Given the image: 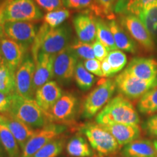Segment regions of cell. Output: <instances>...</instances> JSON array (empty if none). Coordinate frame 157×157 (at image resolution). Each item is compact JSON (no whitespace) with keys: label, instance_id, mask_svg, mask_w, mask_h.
Instances as JSON below:
<instances>
[{"label":"cell","instance_id":"1","mask_svg":"<svg viewBox=\"0 0 157 157\" xmlns=\"http://www.w3.org/2000/svg\"><path fill=\"white\" fill-rule=\"evenodd\" d=\"M96 122L105 125L111 124H125L138 125L140 117L128 98L119 95L112 98L98 113Z\"/></svg>","mask_w":157,"mask_h":157},{"label":"cell","instance_id":"2","mask_svg":"<svg viewBox=\"0 0 157 157\" xmlns=\"http://www.w3.org/2000/svg\"><path fill=\"white\" fill-rule=\"evenodd\" d=\"M9 112L31 128H42L48 124V118L34 99L22 98L14 93Z\"/></svg>","mask_w":157,"mask_h":157},{"label":"cell","instance_id":"3","mask_svg":"<svg viewBox=\"0 0 157 157\" xmlns=\"http://www.w3.org/2000/svg\"><path fill=\"white\" fill-rule=\"evenodd\" d=\"M0 6L2 10V23L10 21L31 22L40 20L43 16L34 0H4Z\"/></svg>","mask_w":157,"mask_h":157},{"label":"cell","instance_id":"4","mask_svg":"<svg viewBox=\"0 0 157 157\" xmlns=\"http://www.w3.org/2000/svg\"><path fill=\"white\" fill-rule=\"evenodd\" d=\"M90 145L100 156H111L117 153L120 146L113 135L98 124L87 123L82 127Z\"/></svg>","mask_w":157,"mask_h":157},{"label":"cell","instance_id":"5","mask_svg":"<svg viewBox=\"0 0 157 157\" xmlns=\"http://www.w3.org/2000/svg\"><path fill=\"white\" fill-rule=\"evenodd\" d=\"M117 89L114 81L111 79H103L98 85L87 96L82 107V115L84 118L90 119L103 109Z\"/></svg>","mask_w":157,"mask_h":157},{"label":"cell","instance_id":"6","mask_svg":"<svg viewBox=\"0 0 157 157\" xmlns=\"http://www.w3.org/2000/svg\"><path fill=\"white\" fill-rule=\"evenodd\" d=\"M114 82L118 91L129 100L140 98L157 86V78L146 81L131 75L125 70L116 77Z\"/></svg>","mask_w":157,"mask_h":157},{"label":"cell","instance_id":"7","mask_svg":"<svg viewBox=\"0 0 157 157\" xmlns=\"http://www.w3.org/2000/svg\"><path fill=\"white\" fill-rule=\"evenodd\" d=\"M66 129V127L65 125L50 123L36 130L34 135L23 148L21 157H32L42 147L56 139Z\"/></svg>","mask_w":157,"mask_h":157},{"label":"cell","instance_id":"8","mask_svg":"<svg viewBox=\"0 0 157 157\" xmlns=\"http://www.w3.org/2000/svg\"><path fill=\"white\" fill-rule=\"evenodd\" d=\"M2 36L29 48L37 34L36 25L27 21H10L2 23Z\"/></svg>","mask_w":157,"mask_h":157},{"label":"cell","instance_id":"9","mask_svg":"<svg viewBox=\"0 0 157 157\" xmlns=\"http://www.w3.org/2000/svg\"><path fill=\"white\" fill-rule=\"evenodd\" d=\"M35 62L32 56H26L15 71V93L22 98L33 99Z\"/></svg>","mask_w":157,"mask_h":157},{"label":"cell","instance_id":"10","mask_svg":"<svg viewBox=\"0 0 157 157\" xmlns=\"http://www.w3.org/2000/svg\"><path fill=\"white\" fill-rule=\"evenodd\" d=\"M120 23L121 26L125 29L129 36L139 43L143 48L148 51L154 50V38L139 17L125 13L121 15Z\"/></svg>","mask_w":157,"mask_h":157},{"label":"cell","instance_id":"11","mask_svg":"<svg viewBox=\"0 0 157 157\" xmlns=\"http://www.w3.org/2000/svg\"><path fill=\"white\" fill-rule=\"evenodd\" d=\"M71 30L66 25L49 28L43 36L40 52L56 56L69 46Z\"/></svg>","mask_w":157,"mask_h":157},{"label":"cell","instance_id":"12","mask_svg":"<svg viewBox=\"0 0 157 157\" xmlns=\"http://www.w3.org/2000/svg\"><path fill=\"white\" fill-rule=\"evenodd\" d=\"M78 58L69 46L55 56L53 64L54 78L61 84H68L74 77Z\"/></svg>","mask_w":157,"mask_h":157},{"label":"cell","instance_id":"13","mask_svg":"<svg viewBox=\"0 0 157 157\" xmlns=\"http://www.w3.org/2000/svg\"><path fill=\"white\" fill-rule=\"evenodd\" d=\"M27 49L7 37H0V56L5 66L14 71L21 66L27 56Z\"/></svg>","mask_w":157,"mask_h":157},{"label":"cell","instance_id":"14","mask_svg":"<svg viewBox=\"0 0 157 157\" xmlns=\"http://www.w3.org/2000/svg\"><path fill=\"white\" fill-rule=\"evenodd\" d=\"M77 105L78 101L75 96L70 93L64 94L47 114L48 120L58 122L71 120L75 115Z\"/></svg>","mask_w":157,"mask_h":157},{"label":"cell","instance_id":"15","mask_svg":"<svg viewBox=\"0 0 157 157\" xmlns=\"http://www.w3.org/2000/svg\"><path fill=\"white\" fill-rule=\"evenodd\" d=\"M0 124L5 125L10 129L22 150L36 132V130L20 121L9 111L0 113Z\"/></svg>","mask_w":157,"mask_h":157},{"label":"cell","instance_id":"16","mask_svg":"<svg viewBox=\"0 0 157 157\" xmlns=\"http://www.w3.org/2000/svg\"><path fill=\"white\" fill-rule=\"evenodd\" d=\"M74 29L78 40L93 44L97 39L95 17L90 13H82L74 16Z\"/></svg>","mask_w":157,"mask_h":157},{"label":"cell","instance_id":"17","mask_svg":"<svg viewBox=\"0 0 157 157\" xmlns=\"http://www.w3.org/2000/svg\"><path fill=\"white\" fill-rule=\"evenodd\" d=\"M56 56H52L44 52H39L37 60L35 62L34 76V93L39 88L50 82L54 77L53 64Z\"/></svg>","mask_w":157,"mask_h":157},{"label":"cell","instance_id":"18","mask_svg":"<svg viewBox=\"0 0 157 157\" xmlns=\"http://www.w3.org/2000/svg\"><path fill=\"white\" fill-rule=\"evenodd\" d=\"M63 95L62 90L55 81H50L35 92V101L46 115Z\"/></svg>","mask_w":157,"mask_h":157},{"label":"cell","instance_id":"19","mask_svg":"<svg viewBox=\"0 0 157 157\" xmlns=\"http://www.w3.org/2000/svg\"><path fill=\"white\" fill-rule=\"evenodd\" d=\"M125 71L140 79L151 81L157 78V60L154 58H135Z\"/></svg>","mask_w":157,"mask_h":157},{"label":"cell","instance_id":"20","mask_svg":"<svg viewBox=\"0 0 157 157\" xmlns=\"http://www.w3.org/2000/svg\"><path fill=\"white\" fill-rule=\"evenodd\" d=\"M103 127L113 135L120 146H126L141 136V129L138 125L111 124Z\"/></svg>","mask_w":157,"mask_h":157},{"label":"cell","instance_id":"21","mask_svg":"<svg viewBox=\"0 0 157 157\" xmlns=\"http://www.w3.org/2000/svg\"><path fill=\"white\" fill-rule=\"evenodd\" d=\"M123 157H157L154 143L147 139H137L124 146Z\"/></svg>","mask_w":157,"mask_h":157},{"label":"cell","instance_id":"22","mask_svg":"<svg viewBox=\"0 0 157 157\" xmlns=\"http://www.w3.org/2000/svg\"><path fill=\"white\" fill-rule=\"evenodd\" d=\"M109 25L112 32L117 49L130 53H135L137 51L136 43L125 29L114 19L109 21Z\"/></svg>","mask_w":157,"mask_h":157},{"label":"cell","instance_id":"23","mask_svg":"<svg viewBox=\"0 0 157 157\" xmlns=\"http://www.w3.org/2000/svg\"><path fill=\"white\" fill-rule=\"evenodd\" d=\"M0 140L8 157H21L18 143L5 125L0 124Z\"/></svg>","mask_w":157,"mask_h":157},{"label":"cell","instance_id":"24","mask_svg":"<svg viewBox=\"0 0 157 157\" xmlns=\"http://www.w3.org/2000/svg\"><path fill=\"white\" fill-rule=\"evenodd\" d=\"M66 151L73 157H90L93 155L90 145L82 136L72 137L66 146Z\"/></svg>","mask_w":157,"mask_h":157},{"label":"cell","instance_id":"25","mask_svg":"<svg viewBox=\"0 0 157 157\" xmlns=\"http://www.w3.org/2000/svg\"><path fill=\"white\" fill-rule=\"evenodd\" d=\"M96 29H97V39L105 45L109 51L118 50L116 46L112 32L109 25V23L99 17H95Z\"/></svg>","mask_w":157,"mask_h":157},{"label":"cell","instance_id":"26","mask_svg":"<svg viewBox=\"0 0 157 157\" xmlns=\"http://www.w3.org/2000/svg\"><path fill=\"white\" fill-rule=\"evenodd\" d=\"M137 109L143 114L154 115L157 113V86L140 98Z\"/></svg>","mask_w":157,"mask_h":157},{"label":"cell","instance_id":"27","mask_svg":"<svg viewBox=\"0 0 157 157\" xmlns=\"http://www.w3.org/2000/svg\"><path fill=\"white\" fill-rule=\"evenodd\" d=\"M15 71L3 65L0 67V93L10 95L15 93Z\"/></svg>","mask_w":157,"mask_h":157},{"label":"cell","instance_id":"28","mask_svg":"<svg viewBox=\"0 0 157 157\" xmlns=\"http://www.w3.org/2000/svg\"><path fill=\"white\" fill-rule=\"evenodd\" d=\"M74 79L78 87L82 90L90 89L95 82V76L86 69L81 61H78L76 65Z\"/></svg>","mask_w":157,"mask_h":157},{"label":"cell","instance_id":"29","mask_svg":"<svg viewBox=\"0 0 157 157\" xmlns=\"http://www.w3.org/2000/svg\"><path fill=\"white\" fill-rule=\"evenodd\" d=\"M63 6L68 9L84 10L85 13H93L101 17V12L95 0H62Z\"/></svg>","mask_w":157,"mask_h":157},{"label":"cell","instance_id":"30","mask_svg":"<svg viewBox=\"0 0 157 157\" xmlns=\"http://www.w3.org/2000/svg\"><path fill=\"white\" fill-rule=\"evenodd\" d=\"M139 18L141 20L147 30L150 33L153 38L157 36V4L148 9L142 12L139 15Z\"/></svg>","mask_w":157,"mask_h":157},{"label":"cell","instance_id":"31","mask_svg":"<svg viewBox=\"0 0 157 157\" xmlns=\"http://www.w3.org/2000/svg\"><path fill=\"white\" fill-rule=\"evenodd\" d=\"M71 15V11L66 8H61L57 10L48 12L44 16V21L50 28L60 26Z\"/></svg>","mask_w":157,"mask_h":157},{"label":"cell","instance_id":"32","mask_svg":"<svg viewBox=\"0 0 157 157\" xmlns=\"http://www.w3.org/2000/svg\"><path fill=\"white\" fill-rule=\"evenodd\" d=\"M64 140L55 139L46 146L42 147L32 157H56L62 152L64 147Z\"/></svg>","mask_w":157,"mask_h":157},{"label":"cell","instance_id":"33","mask_svg":"<svg viewBox=\"0 0 157 157\" xmlns=\"http://www.w3.org/2000/svg\"><path fill=\"white\" fill-rule=\"evenodd\" d=\"M69 48L78 58L84 59V60L95 58L93 45L89 43L83 42L78 39H76L69 44Z\"/></svg>","mask_w":157,"mask_h":157},{"label":"cell","instance_id":"34","mask_svg":"<svg viewBox=\"0 0 157 157\" xmlns=\"http://www.w3.org/2000/svg\"><path fill=\"white\" fill-rule=\"evenodd\" d=\"M106 59L112 68L113 74L122 70L127 63L126 55L122 51L119 50L110 51Z\"/></svg>","mask_w":157,"mask_h":157},{"label":"cell","instance_id":"35","mask_svg":"<svg viewBox=\"0 0 157 157\" xmlns=\"http://www.w3.org/2000/svg\"><path fill=\"white\" fill-rule=\"evenodd\" d=\"M156 4L157 0H129L123 14L127 13L138 17L142 12Z\"/></svg>","mask_w":157,"mask_h":157},{"label":"cell","instance_id":"36","mask_svg":"<svg viewBox=\"0 0 157 157\" xmlns=\"http://www.w3.org/2000/svg\"><path fill=\"white\" fill-rule=\"evenodd\" d=\"M101 12V17H106L109 21L114 18V8L117 0H95Z\"/></svg>","mask_w":157,"mask_h":157},{"label":"cell","instance_id":"37","mask_svg":"<svg viewBox=\"0 0 157 157\" xmlns=\"http://www.w3.org/2000/svg\"><path fill=\"white\" fill-rule=\"evenodd\" d=\"M39 7L45 11L51 12L63 8L62 0H34Z\"/></svg>","mask_w":157,"mask_h":157},{"label":"cell","instance_id":"38","mask_svg":"<svg viewBox=\"0 0 157 157\" xmlns=\"http://www.w3.org/2000/svg\"><path fill=\"white\" fill-rule=\"evenodd\" d=\"M143 128L148 136L157 139V113L147 119L143 124Z\"/></svg>","mask_w":157,"mask_h":157},{"label":"cell","instance_id":"39","mask_svg":"<svg viewBox=\"0 0 157 157\" xmlns=\"http://www.w3.org/2000/svg\"><path fill=\"white\" fill-rule=\"evenodd\" d=\"M84 67L91 74H94L100 77H103V72L101 70V62L96 58L84 60Z\"/></svg>","mask_w":157,"mask_h":157},{"label":"cell","instance_id":"40","mask_svg":"<svg viewBox=\"0 0 157 157\" xmlns=\"http://www.w3.org/2000/svg\"><path fill=\"white\" fill-rule=\"evenodd\" d=\"M92 45H93V52L94 54H95V57L97 60H100V61L101 62L107 58L110 51L108 50L106 47L102 44L100 41L96 39L95 42L92 44Z\"/></svg>","mask_w":157,"mask_h":157},{"label":"cell","instance_id":"41","mask_svg":"<svg viewBox=\"0 0 157 157\" xmlns=\"http://www.w3.org/2000/svg\"><path fill=\"white\" fill-rule=\"evenodd\" d=\"M13 94L6 95V94L0 93V113L9 111L11 105L12 96Z\"/></svg>","mask_w":157,"mask_h":157},{"label":"cell","instance_id":"42","mask_svg":"<svg viewBox=\"0 0 157 157\" xmlns=\"http://www.w3.org/2000/svg\"><path fill=\"white\" fill-rule=\"evenodd\" d=\"M101 70L103 72V77H109V76L113 75L112 68H111L106 58L103 60V61H101Z\"/></svg>","mask_w":157,"mask_h":157},{"label":"cell","instance_id":"43","mask_svg":"<svg viewBox=\"0 0 157 157\" xmlns=\"http://www.w3.org/2000/svg\"><path fill=\"white\" fill-rule=\"evenodd\" d=\"M129 1V0H117V2L114 8L115 13H119V14H121V13L123 14V13H124Z\"/></svg>","mask_w":157,"mask_h":157},{"label":"cell","instance_id":"44","mask_svg":"<svg viewBox=\"0 0 157 157\" xmlns=\"http://www.w3.org/2000/svg\"><path fill=\"white\" fill-rule=\"evenodd\" d=\"M2 10L1 6H0V37L2 36Z\"/></svg>","mask_w":157,"mask_h":157},{"label":"cell","instance_id":"45","mask_svg":"<svg viewBox=\"0 0 157 157\" xmlns=\"http://www.w3.org/2000/svg\"><path fill=\"white\" fill-rule=\"evenodd\" d=\"M3 146L2 145V143H1V140H0V157H2L3 155H4V153H3Z\"/></svg>","mask_w":157,"mask_h":157},{"label":"cell","instance_id":"46","mask_svg":"<svg viewBox=\"0 0 157 157\" xmlns=\"http://www.w3.org/2000/svg\"><path fill=\"white\" fill-rule=\"evenodd\" d=\"M154 148H155V149H156V154H157V140H154Z\"/></svg>","mask_w":157,"mask_h":157},{"label":"cell","instance_id":"47","mask_svg":"<svg viewBox=\"0 0 157 157\" xmlns=\"http://www.w3.org/2000/svg\"><path fill=\"white\" fill-rule=\"evenodd\" d=\"M3 65H5V63H4L2 58L1 56H0V67H1V66H2Z\"/></svg>","mask_w":157,"mask_h":157},{"label":"cell","instance_id":"48","mask_svg":"<svg viewBox=\"0 0 157 157\" xmlns=\"http://www.w3.org/2000/svg\"><path fill=\"white\" fill-rule=\"evenodd\" d=\"M109 157H118V156H109Z\"/></svg>","mask_w":157,"mask_h":157}]
</instances>
